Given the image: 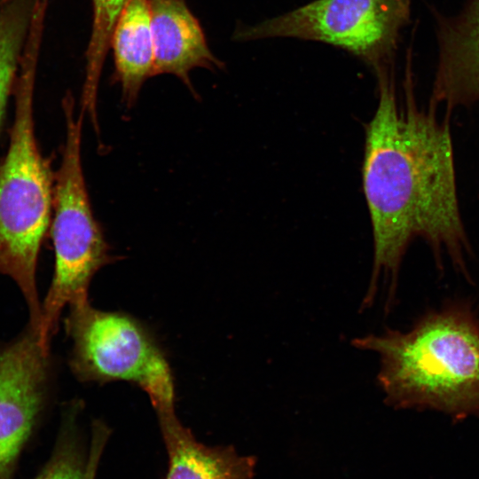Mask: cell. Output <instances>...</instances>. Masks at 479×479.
Wrapping results in <instances>:
<instances>
[{
  "label": "cell",
  "mask_w": 479,
  "mask_h": 479,
  "mask_svg": "<svg viewBox=\"0 0 479 479\" xmlns=\"http://www.w3.org/2000/svg\"><path fill=\"white\" fill-rule=\"evenodd\" d=\"M380 357L378 383L395 409L479 417V317L465 302L421 316L407 331L352 340Z\"/></svg>",
  "instance_id": "7a4b0ae2"
},
{
  "label": "cell",
  "mask_w": 479,
  "mask_h": 479,
  "mask_svg": "<svg viewBox=\"0 0 479 479\" xmlns=\"http://www.w3.org/2000/svg\"><path fill=\"white\" fill-rule=\"evenodd\" d=\"M30 19L29 7L20 1L0 9V129L19 73L21 49Z\"/></svg>",
  "instance_id": "4fadbf2b"
},
{
  "label": "cell",
  "mask_w": 479,
  "mask_h": 479,
  "mask_svg": "<svg viewBox=\"0 0 479 479\" xmlns=\"http://www.w3.org/2000/svg\"><path fill=\"white\" fill-rule=\"evenodd\" d=\"M131 0H92V26L86 50L82 110L88 112L98 128L97 98L101 72L110 47L112 34L122 12Z\"/></svg>",
  "instance_id": "7c38bea8"
},
{
  "label": "cell",
  "mask_w": 479,
  "mask_h": 479,
  "mask_svg": "<svg viewBox=\"0 0 479 479\" xmlns=\"http://www.w3.org/2000/svg\"><path fill=\"white\" fill-rule=\"evenodd\" d=\"M437 43L430 106L445 114L479 106V0H466L456 13L433 12Z\"/></svg>",
  "instance_id": "ba28073f"
},
{
  "label": "cell",
  "mask_w": 479,
  "mask_h": 479,
  "mask_svg": "<svg viewBox=\"0 0 479 479\" xmlns=\"http://www.w3.org/2000/svg\"><path fill=\"white\" fill-rule=\"evenodd\" d=\"M411 0H315L237 29L240 41L293 37L323 42L363 59L374 72L394 65Z\"/></svg>",
  "instance_id": "8992f818"
},
{
  "label": "cell",
  "mask_w": 479,
  "mask_h": 479,
  "mask_svg": "<svg viewBox=\"0 0 479 479\" xmlns=\"http://www.w3.org/2000/svg\"><path fill=\"white\" fill-rule=\"evenodd\" d=\"M4 1H6V0H0V2H4Z\"/></svg>",
  "instance_id": "9a60e30c"
},
{
  "label": "cell",
  "mask_w": 479,
  "mask_h": 479,
  "mask_svg": "<svg viewBox=\"0 0 479 479\" xmlns=\"http://www.w3.org/2000/svg\"><path fill=\"white\" fill-rule=\"evenodd\" d=\"M69 366L82 382L127 381L150 399L156 413L175 411L169 361L151 333L133 317L94 308L88 297L69 304Z\"/></svg>",
  "instance_id": "5b68a950"
},
{
  "label": "cell",
  "mask_w": 479,
  "mask_h": 479,
  "mask_svg": "<svg viewBox=\"0 0 479 479\" xmlns=\"http://www.w3.org/2000/svg\"><path fill=\"white\" fill-rule=\"evenodd\" d=\"M108 436L102 423L93 426V437L87 460L67 437L53 459L36 479H94L100 454Z\"/></svg>",
  "instance_id": "5bb4252c"
},
{
  "label": "cell",
  "mask_w": 479,
  "mask_h": 479,
  "mask_svg": "<svg viewBox=\"0 0 479 479\" xmlns=\"http://www.w3.org/2000/svg\"><path fill=\"white\" fill-rule=\"evenodd\" d=\"M116 80L127 106L137 98L145 82L153 76L154 45L148 0H131L112 34Z\"/></svg>",
  "instance_id": "8fae6325"
},
{
  "label": "cell",
  "mask_w": 479,
  "mask_h": 479,
  "mask_svg": "<svg viewBox=\"0 0 479 479\" xmlns=\"http://www.w3.org/2000/svg\"><path fill=\"white\" fill-rule=\"evenodd\" d=\"M62 108L66 138L61 163L54 175L52 200L55 265L38 331L39 343L46 353L65 306L88 297L94 275L116 260L94 217L86 187L81 156L85 114H75L70 93L63 98Z\"/></svg>",
  "instance_id": "277c9868"
},
{
  "label": "cell",
  "mask_w": 479,
  "mask_h": 479,
  "mask_svg": "<svg viewBox=\"0 0 479 479\" xmlns=\"http://www.w3.org/2000/svg\"><path fill=\"white\" fill-rule=\"evenodd\" d=\"M411 49L398 104L394 67L376 72L379 100L365 126L362 179L373 241V271L362 309L371 306L378 284L387 287L385 309L395 299L409 245L421 239L439 270L444 259L469 278L472 247L461 217L450 116L417 104Z\"/></svg>",
  "instance_id": "6da1fadb"
},
{
  "label": "cell",
  "mask_w": 479,
  "mask_h": 479,
  "mask_svg": "<svg viewBox=\"0 0 479 479\" xmlns=\"http://www.w3.org/2000/svg\"><path fill=\"white\" fill-rule=\"evenodd\" d=\"M40 43L24 47L14 85V119L0 165V274L12 278L27 302L29 326L39 329L42 307L35 271L50 226L54 175L35 134L34 89Z\"/></svg>",
  "instance_id": "3957f363"
},
{
  "label": "cell",
  "mask_w": 479,
  "mask_h": 479,
  "mask_svg": "<svg viewBox=\"0 0 479 479\" xmlns=\"http://www.w3.org/2000/svg\"><path fill=\"white\" fill-rule=\"evenodd\" d=\"M169 458L167 479H254L256 459L232 446H207L184 427L175 411L157 413Z\"/></svg>",
  "instance_id": "30bf717a"
},
{
  "label": "cell",
  "mask_w": 479,
  "mask_h": 479,
  "mask_svg": "<svg viewBox=\"0 0 479 479\" xmlns=\"http://www.w3.org/2000/svg\"><path fill=\"white\" fill-rule=\"evenodd\" d=\"M48 356L30 326L0 351V479L8 478L42 410Z\"/></svg>",
  "instance_id": "52a82bcc"
},
{
  "label": "cell",
  "mask_w": 479,
  "mask_h": 479,
  "mask_svg": "<svg viewBox=\"0 0 479 479\" xmlns=\"http://www.w3.org/2000/svg\"><path fill=\"white\" fill-rule=\"evenodd\" d=\"M148 3L154 45L153 76L175 75L192 90V70L223 67L208 45L199 20L185 0H148Z\"/></svg>",
  "instance_id": "9c48e42d"
}]
</instances>
